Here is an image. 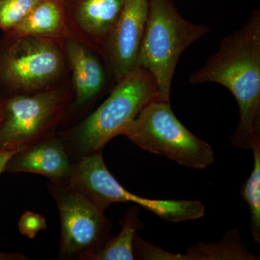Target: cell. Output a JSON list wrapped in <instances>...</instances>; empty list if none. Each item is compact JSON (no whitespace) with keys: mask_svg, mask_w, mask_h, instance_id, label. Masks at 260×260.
<instances>
[{"mask_svg":"<svg viewBox=\"0 0 260 260\" xmlns=\"http://www.w3.org/2000/svg\"><path fill=\"white\" fill-rule=\"evenodd\" d=\"M72 164L64 141L56 132L15 153L5 172L32 173L47 177L51 183L64 184L68 181Z\"/></svg>","mask_w":260,"mask_h":260,"instance_id":"obj_11","label":"cell"},{"mask_svg":"<svg viewBox=\"0 0 260 260\" xmlns=\"http://www.w3.org/2000/svg\"><path fill=\"white\" fill-rule=\"evenodd\" d=\"M72 37L102 55L124 0H61Z\"/></svg>","mask_w":260,"mask_h":260,"instance_id":"obj_10","label":"cell"},{"mask_svg":"<svg viewBox=\"0 0 260 260\" xmlns=\"http://www.w3.org/2000/svg\"><path fill=\"white\" fill-rule=\"evenodd\" d=\"M159 99L153 77L138 67L116 83L107 99L87 117L58 130L72 162L102 152L105 145L123 132L143 108Z\"/></svg>","mask_w":260,"mask_h":260,"instance_id":"obj_2","label":"cell"},{"mask_svg":"<svg viewBox=\"0 0 260 260\" xmlns=\"http://www.w3.org/2000/svg\"><path fill=\"white\" fill-rule=\"evenodd\" d=\"M73 99L70 81L56 88L3 101L0 150L27 148L55 134Z\"/></svg>","mask_w":260,"mask_h":260,"instance_id":"obj_6","label":"cell"},{"mask_svg":"<svg viewBox=\"0 0 260 260\" xmlns=\"http://www.w3.org/2000/svg\"><path fill=\"white\" fill-rule=\"evenodd\" d=\"M135 258L148 260H257L248 250L237 228L228 231L220 242H199L187 248L185 254H172L145 242L138 235L133 241Z\"/></svg>","mask_w":260,"mask_h":260,"instance_id":"obj_12","label":"cell"},{"mask_svg":"<svg viewBox=\"0 0 260 260\" xmlns=\"http://www.w3.org/2000/svg\"><path fill=\"white\" fill-rule=\"evenodd\" d=\"M43 0H0V29L10 31Z\"/></svg>","mask_w":260,"mask_h":260,"instance_id":"obj_16","label":"cell"},{"mask_svg":"<svg viewBox=\"0 0 260 260\" xmlns=\"http://www.w3.org/2000/svg\"><path fill=\"white\" fill-rule=\"evenodd\" d=\"M139 215L138 206L128 208L120 222L121 232L117 236H114L91 260L135 259L133 240L136 232L142 228Z\"/></svg>","mask_w":260,"mask_h":260,"instance_id":"obj_14","label":"cell"},{"mask_svg":"<svg viewBox=\"0 0 260 260\" xmlns=\"http://www.w3.org/2000/svg\"><path fill=\"white\" fill-rule=\"evenodd\" d=\"M210 28L187 21L170 0H148V13L138 67L153 77L159 99L170 102L174 74L181 56Z\"/></svg>","mask_w":260,"mask_h":260,"instance_id":"obj_4","label":"cell"},{"mask_svg":"<svg viewBox=\"0 0 260 260\" xmlns=\"http://www.w3.org/2000/svg\"><path fill=\"white\" fill-rule=\"evenodd\" d=\"M30 258L18 253H5L0 251V260H29Z\"/></svg>","mask_w":260,"mask_h":260,"instance_id":"obj_19","label":"cell"},{"mask_svg":"<svg viewBox=\"0 0 260 260\" xmlns=\"http://www.w3.org/2000/svg\"><path fill=\"white\" fill-rule=\"evenodd\" d=\"M63 40L4 32L0 39V102L70 81Z\"/></svg>","mask_w":260,"mask_h":260,"instance_id":"obj_3","label":"cell"},{"mask_svg":"<svg viewBox=\"0 0 260 260\" xmlns=\"http://www.w3.org/2000/svg\"><path fill=\"white\" fill-rule=\"evenodd\" d=\"M189 83H215L235 98L239 121L231 141L249 150L260 138V15L256 12L242 28L225 37L218 51L189 75Z\"/></svg>","mask_w":260,"mask_h":260,"instance_id":"obj_1","label":"cell"},{"mask_svg":"<svg viewBox=\"0 0 260 260\" xmlns=\"http://www.w3.org/2000/svg\"><path fill=\"white\" fill-rule=\"evenodd\" d=\"M10 32L16 36H32L64 40L72 37L61 0H43Z\"/></svg>","mask_w":260,"mask_h":260,"instance_id":"obj_13","label":"cell"},{"mask_svg":"<svg viewBox=\"0 0 260 260\" xmlns=\"http://www.w3.org/2000/svg\"><path fill=\"white\" fill-rule=\"evenodd\" d=\"M61 221L59 259L91 260L110 240L112 222L79 191L49 182Z\"/></svg>","mask_w":260,"mask_h":260,"instance_id":"obj_7","label":"cell"},{"mask_svg":"<svg viewBox=\"0 0 260 260\" xmlns=\"http://www.w3.org/2000/svg\"><path fill=\"white\" fill-rule=\"evenodd\" d=\"M69 68L73 99L64 121L69 125L77 121L100 97L110 77L102 55L73 37L63 40Z\"/></svg>","mask_w":260,"mask_h":260,"instance_id":"obj_8","label":"cell"},{"mask_svg":"<svg viewBox=\"0 0 260 260\" xmlns=\"http://www.w3.org/2000/svg\"><path fill=\"white\" fill-rule=\"evenodd\" d=\"M121 135L140 149L190 169L203 170L214 161L212 147L183 125L170 102L160 99L143 108Z\"/></svg>","mask_w":260,"mask_h":260,"instance_id":"obj_5","label":"cell"},{"mask_svg":"<svg viewBox=\"0 0 260 260\" xmlns=\"http://www.w3.org/2000/svg\"><path fill=\"white\" fill-rule=\"evenodd\" d=\"M254 167L250 176L242 186L240 194L249 207L251 235L260 244V138L251 143Z\"/></svg>","mask_w":260,"mask_h":260,"instance_id":"obj_15","label":"cell"},{"mask_svg":"<svg viewBox=\"0 0 260 260\" xmlns=\"http://www.w3.org/2000/svg\"><path fill=\"white\" fill-rule=\"evenodd\" d=\"M47 221L42 215L31 211H25L18 221V230L24 237L32 239L40 231L46 230Z\"/></svg>","mask_w":260,"mask_h":260,"instance_id":"obj_17","label":"cell"},{"mask_svg":"<svg viewBox=\"0 0 260 260\" xmlns=\"http://www.w3.org/2000/svg\"><path fill=\"white\" fill-rule=\"evenodd\" d=\"M3 117H4V105H3V102H0V125H1Z\"/></svg>","mask_w":260,"mask_h":260,"instance_id":"obj_20","label":"cell"},{"mask_svg":"<svg viewBox=\"0 0 260 260\" xmlns=\"http://www.w3.org/2000/svg\"><path fill=\"white\" fill-rule=\"evenodd\" d=\"M148 13V0H124L120 16L102 52L116 83L138 68Z\"/></svg>","mask_w":260,"mask_h":260,"instance_id":"obj_9","label":"cell"},{"mask_svg":"<svg viewBox=\"0 0 260 260\" xmlns=\"http://www.w3.org/2000/svg\"><path fill=\"white\" fill-rule=\"evenodd\" d=\"M19 150H20V149L12 150H0V174L5 172L7 164L9 161L11 157L13 156L15 153H16L17 152H18Z\"/></svg>","mask_w":260,"mask_h":260,"instance_id":"obj_18","label":"cell"}]
</instances>
